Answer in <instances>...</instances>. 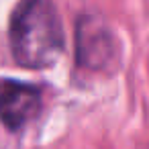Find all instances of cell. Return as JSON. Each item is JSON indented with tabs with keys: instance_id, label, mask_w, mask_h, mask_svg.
Instances as JSON below:
<instances>
[{
	"instance_id": "1",
	"label": "cell",
	"mask_w": 149,
	"mask_h": 149,
	"mask_svg": "<svg viewBox=\"0 0 149 149\" xmlns=\"http://www.w3.org/2000/svg\"><path fill=\"white\" fill-rule=\"evenodd\" d=\"M13 57L31 70L55 63L63 51V29L51 0H21L10 17Z\"/></svg>"
},
{
	"instance_id": "2",
	"label": "cell",
	"mask_w": 149,
	"mask_h": 149,
	"mask_svg": "<svg viewBox=\"0 0 149 149\" xmlns=\"http://www.w3.org/2000/svg\"><path fill=\"white\" fill-rule=\"evenodd\" d=\"M76 55L80 65L104 70L114 61L116 43L110 29L96 17H82L76 31Z\"/></svg>"
},
{
	"instance_id": "3",
	"label": "cell",
	"mask_w": 149,
	"mask_h": 149,
	"mask_svg": "<svg viewBox=\"0 0 149 149\" xmlns=\"http://www.w3.org/2000/svg\"><path fill=\"white\" fill-rule=\"evenodd\" d=\"M41 104V92L35 86L15 80L0 82V120L8 129H23L39 114Z\"/></svg>"
}]
</instances>
